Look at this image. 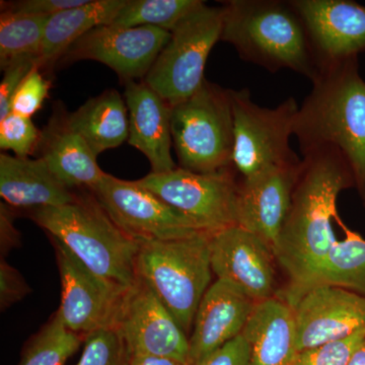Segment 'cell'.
Listing matches in <instances>:
<instances>
[{"label":"cell","instance_id":"1","mask_svg":"<svg viewBox=\"0 0 365 365\" xmlns=\"http://www.w3.org/2000/svg\"><path fill=\"white\" fill-rule=\"evenodd\" d=\"M355 188L351 168L333 148L304 153L292 203L274 248L287 283L279 297L288 302L318 270L337 241L333 223L341 192Z\"/></svg>","mask_w":365,"mask_h":365},{"label":"cell","instance_id":"2","mask_svg":"<svg viewBox=\"0 0 365 365\" xmlns=\"http://www.w3.org/2000/svg\"><path fill=\"white\" fill-rule=\"evenodd\" d=\"M313 88L299 106L294 136L302 155L323 148L339 150L365 197V81L359 57L319 67Z\"/></svg>","mask_w":365,"mask_h":365},{"label":"cell","instance_id":"3","mask_svg":"<svg viewBox=\"0 0 365 365\" xmlns=\"http://www.w3.org/2000/svg\"><path fill=\"white\" fill-rule=\"evenodd\" d=\"M220 41L245 61L270 72L288 69L313 81L319 66L304 21L290 1L228 0L222 2Z\"/></svg>","mask_w":365,"mask_h":365},{"label":"cell","instance_id":"4","mask_svg":"<svg viewBox=\"0 0 365 365\" xmlns=\"http://www.w3.org/2000/svg\"><path fill=\"white\" fill-rule=\"evenodd\" d=\"M30 217L91 272L131 287L140 242L125 234L95 196H83L60 207L33 209Z\"/></svg>","mask_w":365,"mask_h":365},{"label":"cell","instance_id":"5","mask_svg":"<svg viewBox=\"0 0 365 365\" xmlns=\"http://www.w3.org/2000/svg\"><path fill=\"white\" fill-rule=\"evenodd\" d=\"M210 232L182 239L140 242L135 270L187 336L212 279Z\"/></svg>","mask_w":365,"mask_h":365},{"label":"cell","instance_id":"6","mask_svg":"<svg viewBox=\"0 0 365 365\" xmlns=\"http://www.w3.org/2000/svg\"><path fill=\"white\" fill-rule=\"evenodd\" d=\"M170 120L180 168L208 174L234 167L232 90L205 79L193 96L172 106Z\"/></svg>","mask_w":365,"mask_h":365},{"label":"cell","instance_id":"7","mask_svg":"<svg viewBox=\"0 0 365 365\" xmlns=\"http://www.w3.org/2000/svg\"><path fill=\"white\" fill-rule=\"evenodd\" d=\"M222 6L204 1L170 33V38L146 78V85L170 106L193 96L203 85L211 50L220 41Z\"/></svg>","mask_w":365,"mask_h":365},{"label":"cell","instance_id":"8","mask_svg":"<svg viewBox=\"0 0 365 365\" xmlns=\"http://www.w3.org/2000/svg\"><path fill=\"white\" fill-rule=\"evenodd\" d=\"M234 112L232 165L241 178L279 165H297L302 158L290 146L299 106L288 98L275 108L261 107L247 88L232 90Z\"/></svg>","mask_w":365,"mask_h":365},{"label":"cell","instance_id":"9","mask_svg":"<svg viewBox=\"0 0 365 365\" xmlns=\"http://www.w3.org/2000/svg\"><path fill=\"white\" fill-rule=\"evenodd\" d=\"M136 184L215 234L237 225L240 176L234 167L220 172H191L178 167L163 174L150 173Z\"/></svg>","mask_w":365,"mask_h":365},{"label":"cell","instance_id":"10","mask_svg":"<svg viewBox=\"0 0 365 365\" xmlns=\"http://www.w3.org/2000/svg\"><path fill=\"white\" fill-rule=\"evenodd\" d=\"M91 192L113 222L136 241H169L204 232L195 222L135 181L106 174Z\"/></svg>","mask_w":365,"mask_h":365},{"label":"cell","instance_id":"11","mask_svg":"<svg viewBox=\"0 0 365 365\" xmlns=\"http://www.w3.org/2000/svg\"><path fill=\"white\" fill-rule=\"evenodd\" d=\"M53 244L62 287L56 314L64 325L83 337L102 329L116 328L130 287L91 272L58 242L53 240Z\"/></svg>","mask_w":365,"mask_h":365},{"label":"cell","instance_id":"12","mask_svg":"<svg viewBox=\"0 0 365 365\" xmlns=\"http://www.w3.org/2000/svg\"><path fill=\"white\" fill-rule=\"evenodd\" d=\"M170 38L155 26H100L71 46L58 64L93 60L110 67L124 83L144 81Z\"/></svg>","mask_w":365,"mask_h":365},{"label":"cell","instance_id":"13","mask_svg":"<svg viewBox=\"0 0 365 365\" xmlns=\"http://www.w3.org/2000/svg\"><path fill=\"white\" fill-rule=\"evenodd\" d=\"M116 329L131 357H160L189 364L188 336L155 292L138 278L127 294Z\"/></svg>","mask_w":365,"mask_h":365},{"label":"cell","instance_id":"14","mask_svg":"<svg viewBox=\"0 0 365 365\" xmlns=\"http://www.w3.org/2000/svg\"><path fill=\"white\" fill-rule=\"evenodd\" d=\"M211 267L216 279L242 288L258 304L279 297L277 260L258 235L239 225L211 235Z\"/></svg>","mask_w":365,"mask_h":365},{"label":"cell","instance_id":"15","mask_svg":"<svg viewBox=\"0 0 365 365\" xmlns=\"http://www.w3.org/2000/svg\"><path fill=\"white\" fill-rule=\"evenodd\" d=\"M292 307L299 352L346 339L365 328V297L342 287L312 288Z\"/></svg>","mask_w":365,"mask_h":365},{"label":"cell","instance_id":"16","mask_svg":"<svg viewBox=\"0 0 365 365\" xmlns=\"http://www.w3.org/2000/svg\"><path fill=\"white\" fill-rule=\"evenodd\" d=\"M319 66L365 52V6L350 0H292Z\"/></svg>","mask_w":365,"mask_h":365},{"label":"cell","instance_id":"17","mask_svg":"<svg viewBox=\"0 0 365 365\" xmlns=\"http://www.w3.org/2000/svg\"><path fill=\"white\" fill-rule=\"evenodd\" d=\"M302 162L268 168L240 177L237 225L253 232L273 250L287 218Z\"/></svg>","mask_w":365,"mask_h":365},{"label":"cell","instance_id":"18","mask_svg":"<svg viewBox=\"0 0 365 365\" xmlns=\"http://www.w3.org/2000/svg\"><path fill=\"white\" fill-rule=\"evenodd\" d=\"M256 304L234 283L216 279L204 294L196 312L189 336V364H199L241 336Z\"/></svg>","mask_w":365,"mask_h":365},{"label":"cell","instance_id":"19","mask_svg":"<svg viewBox=\"0 0 365 365\" xmlns=\"http://www.w3.org/2000/svg\"><path fill=\"white\" fill-rule=\"evenodd\" d=\"M123 97L129 115L128 143L145 155L150 173L176 169L172 155V106L144 81L125 83Z\"/></svg>","mask_w":365,"mask_h":365},{"label":"cell","instance_id":"20","mask_svg":"<svg viewBox=\"0 0 365 365\" xmlns=\"http://www.w3.org/2000/svg\"><path fill=\"white\" fill-rule=\"evenodd\" d=\"M41 158L54 176L69 189H95L107 173L98 167L93 153L78 131L72 128L68 114L60 109L42 131Z\"/></svg>","mask_w":365,"mask_h":365},{"label":"cell","instance_id":"21","mask_svg":"<svg viewBox=\"0 0 365 365\" xmlns=\"http://www.w3.org/2000/svg\"><path fill=\"white\" fill-rule=\"evenodd\" d=\"M0 196L13 208L60 207L78 195L54 176L42 158L0 155Z\"/></svg>","mask_w":365,"mask_h":365},{"label":"cell","instance_id":"22","mask_svg":"<svg viewBox=\"0 0 365 365\" xmlns=\"http://www.w3.org/2000/svg\"><path fill=\"white\" fill-rule=\"evenodd\" d=\"M242 335L251 365H294L299 353L294 309L279 297L256 304Z\"/></svg>","mask_w":365,"mask_h":365},{"label":"cell","instance_id":"23","mask_svg":"<svg viewBox=\"0 0 365 365\" xmlns=\"http://www.w3.org/2000/svg\"><path fill=\"white\" fill-rule=\"evenodd\" d=\"M126 1L88 0L83 6L50 16L37 57L38 67L42 71L53 68L71 46L86 34L97 26L111 25Z\"/></svg>","mask_w":365,"mask_h":365},{"label":"cell","instance_id":"24","mask_svg":"<svg viewBox=\"0 0 365 365\" xmlns=\"http://www.w3.org/2000/svg\"><path fill=\"white\" fill-rule=\"evenodd\" d=\"M68 121L97 155L128 140V109L124 97L115 90L86 101L76 111L68 113Z\"/></svg>","mask_w":365,"mask_h":365},{"label":"cell","instance_id":"25","mask_svg":"<svg viewBox=\"0 0 365 365\" xmlns=\"http://www.w3.org/2000/svg\"><path fill=\"white\" fill-rule=\"evenodd\" d=\"M335 222L344 230V239L336 241L318 270L287 302L290 307L307 290L321 285L342 287L365 297V240L346 227L339 215Z\"/></svg>","mask_w":365,"mask_h":365},{"label":"cell","instance_id":"26","mask_svg":"<svg viewBox=\"0 0 365 365\" xmlns=\"http://www.w3.org/2000/svg\"><path fill=\"white\" fill-rule=\"evenodd\" d=\"M49 16H28L1 11L0 67L4 71L14 60L39 55Z\"/></svg>","mask_w":365,"mask_h":365},{"label":"cell","instance_id":"27","mask_svg":"<svg viewBox=\"0 0 365 365\" xmlns=\"http://www.w3.org/2000/svg\"><path fill=\"white\" fill-rule=\"evenodd\" d=\"M201 0H127L111 25L133 28L150 26L172 33Z\"/></svg>","mask_w":365,"mask_h":365},{"label":"cell","instance_id":"28","mask_svg":"<svg viewBox=\"0 0 365 365\" xmlns=\"http://www.w3.org/2000/svg\"><path fill=\"white\" fill-rule=\"evenodd\" d=\"M83 336L69 330L55 313L23 352L20 365H64L83 343Z\"/></svg>","mask_w":365,"mask_h":365},{"label":"cell","instance_id":"29","mask_svg":"<svg viewBox=\"0 0 365 365\" xmlns=\"http://www.w3.org/2000/svg\"><path fill=\"white\" fill-rule=\"evenodd\" d=\"M131 354L116 328L102 329L85 337V347L76 365H130Z\"/></svg>","mask_w":365,"mask_h":365},{"label":"cell","instance_id":"30","mask_svg":"<svg viewBox=\"0 0 365 365\" xmlns=\"http://www.w3.org/2000/svg\"><path fill=\"white\" fill-rule=\"evenodd\" d=\"M42 132L31 118L7 115L0 120V148L14 151L16 157L29 158L40 148Z\"/></svg>","mask_w":365,"mask_h":365},{"label":"cell","instance_id":"31","mask_svg":"<svg viewBox=\"0 0 365 365\" xmlns=\"http://www.w3.org/2000/svg\"><path fill=\"white\" fill-rule=\"evenodd\" d=\"M365 340V328L346 338L299 353L294 365H348L353 353Z\"/></svg>","mask_w":365,"mask_h":365},{"label":"cell","instance_id":"32","mask_svg":"<svg viewBox=\"0 0 365 365\" xmlns=\"http://www.w3.org/2000/svg\"><path fill=\"white\" fill-rule=\"evenodd\" d=\"M51 83L42 69L36 66L19 86L11 102V113L31 118L42 108L49 93Z\"/></svg>","mask_w":365,"mask_h":365},{"label":"cell","instance_id":"33","mask_svg":"<svg viewBox=\"0 0 365 365\" xmlns=\"http://www.w3.org/2000/svg\"><path fill=\"white\" fill-rule=\"evenodd\" d=\"M38 66L37 57H23L14 60L4 69V74L0 83V120L11 113V102L19 86L29 73Z\"/></svg>","mask_w":365,"mask_h":365},{"label":"cell","instance_id":"34","mask_svg":"<svg viewBox=\"0 0 365 365\" xmlns=\"http://www.w3.org/2000/svg\"><path fill=\"white\" fill-rule=\"evenodd\" d=\"M88 0H21L1 2V11L28 14V16H52L67 9L83 6Z\"/></svg>","mask_w":365,"mask_h":365},{"label":"cell","instance_id":"35","mask_svg":"<svg viewBox=\"0 0 365 365\" xmlns=\"http://www.w3.org/2000/svg\"><path fill=\"white\" fill-rule=\"evenodd\" d=\"M31 288L16 269L7 262L0 263V307L2 311L23 299Z\"/></svg>","mask_w":365,"mask_h":365},{"label":"cell","instance_id":"36","mask_svg":"<svg viewBox=\"0 0 365 365\" xmlns=\"http://www.w3.org/2000/svg\"><path fill=\"white\" fill-rule=\"evenodd\" d=\"M195 365H251V349L241 335Z\"/></svg>","mask_w":365,"mask_h":365},{"label":"cell","instance_id":"37","mask_svg":"<svg viewBox=\"0 0 365 365\" xmlns=\"http://www.w3.org/2000/svg\"><path fill=\"white\" fill-rule=\"evenodd\" d=\"M14 220L13 207L2 201L0 204V247L2 254L20 246V232L14 227Z\"/></svg>","mask_w":365,"mask_h":365},{"label":"cell","instance_id":"38","mask_svg":"<svg viewBox=\"0 0 365 365\" xmlns=\"http://www.w3.org/2000/svg\"><path fill=\"white\" fill-rule=\"evenodd\" d=\"M130 365H189L176 360L160 359V357L134 356L131 357Z\"/></svg>","mask_w":365,"mask_h":365},{"label":"cell","instance_id":"39","mask_svg":"<svg viewBox=\"0 0 365 365\" xmlns=\"http://www.w3.org/2000/svg\"><path fill=\"white\" fill-rule=\"evenodd\" d=\"M348 365H365V340L360 343L357 349L353 353Z\"/></svg>","mask_w":365,"mask_h":365},{"label":"cell","instance_id":"40","mask_svg":"<svg viewBox=\"0 0 365 365\" xmlns=\"http://www.w3.org/2000/svg\"><path fill=\"white\" fill-rule=\"evenodd\" d=\"M362 201H364V207H365V197L364 199H362Z\"/></svg>","mask_w":365,"mask_h":365}]
</instances>
